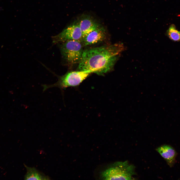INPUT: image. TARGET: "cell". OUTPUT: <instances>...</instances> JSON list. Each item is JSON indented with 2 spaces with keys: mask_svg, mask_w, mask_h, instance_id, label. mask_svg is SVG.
<instances>
[{
  "mask_svg": "<svg viewBox=\"0 0 180 180\" xmlns=\"http://www.w3.org/2000/svg\"><path fill=\"white\" fill-rule=\"evenodd\" d=\"M122 50L120 44L106 45L83 50L78 63L79 70H90L102 75L112 70Z\"/></svg>",
  "mask_w": 180,
  "mask_h": 180,
  "instance_id": "6da1fadb",
  "label": "cell"
},
{
  "mask_svg": "<svg viewBox=\"0 0 180 180\" xmlns=\"http://www.w3.org/2000/svg\"><path fill=\"white\" fill-rule=\"evenodd\" d=\"M135 169V166L127 161L116 162L102 172L100 176L104 180H134Z\"/></svg>",
  "mask_w": 180,
  "mask_h": 180,
  "instance_id": "7a4b0ae2",
  "label": "cell"
},
{
  "mask_svg": "<svg viewBox=\"0 0 180 180\" xmlns=\"http://www.w3.org/2000/svg\"><path fill=\"white\" fill-rule=\"evenodd\" d=\"M92 73L93 72L90 70H79L67 72L60 76L58 81L54 84L42 85L43 91L53 87H58L62 91L67 87L78 86Z\"/></svg>",
  "mask_w": 180,
  "mask_h": 180,
  "instance_id": "3957f363",
  "label": "cell"
},
{
  "mask_svg": "<svg viewBox=\"0 0 180 180\" xmlns=\"http://www.w3.org/2000/svg\"><path fill=\"white\" fill-rule=\"evenodd\" d=\"M63 43L60 51L63 58L70 64H78L84 50L82 42L70 40Z\"/></svg>",
  "mask_w": 180,
  "mask_h": 180,
  "instance_id": "277c9868",
  "label": "cell"
},
{
  "mask_svg": "<svg viewBox=\"0 0 180 180\" xmlns=\"http://www.w3.org/2000/svg\"><path fill=\"white\" fill-rule=\"evenodd\" d=\"M83 38L81 30L77 22L71 24L60 33L52 37V42L57 43L70 40L82 42Z\"/></svg>",
  "mask_w": 180,
  "mask_h": 180,
  "instance_id": "5b68a950",
  "label": "cell"
},
{
  "mask_svg": "<svg viewBox=\"0 0 180 180\" xmlns=\"http://www.w3.org/2000/svg\"><path fill=\"white\" fill-rule=\"evenodd\" d=\"M106 35L105 29L100 26L84 37L82 43L84 46L94 44L104 40L106 38Z\"/></svg>",
  "mask_w": 180,
  "mask_h": 180,
  "instance_id": "8992f818",
  "label": "cell"
},
{
  "mask_svg": "<svg viewBox=\"0 0 180 180\" xmlns=\"http://www.w3.org/2000/svg\"><path fill=\"white\" fill-rule=\"evenodd\" d=\"M77 23L82 32L83 38L100 26L98 22L88 16H83Z\"/></svg>",
  "mask_w": 180,
  "mask_h": 180,
  "instance_id": "52a82bcc",
  "label": "cell"
},
{
  "mask_svg": "<svg viewBox=\"0 0 180 180\" xmlns=\"http://www.w3.org/2000/svg\"><path fill=\"white\" fill-rule=\"evenodd\" d=\"M156 150L170 166L173 164L176 156L174 149L171 146L164 145L158 147Z\"/></svg>",
  "mask_w": 180,
  "mask_h": 180,
  "instance_id": "ba28073f",
  "label": "cell"
},
{
  "mask_svg": "<svg viewBox=\"0 0 180 180\" xmlns=\"http://www.w3.org/2000/svg\"><path fill=\"white\" fill-rule=\"evenodd\" d=\"M26 173L24 176L25 180H50V178L34 167L27 166L24 164Z\"/></svg>",
  "mask_w": 180,
  "mask_h": 180,
  "instance_id": "9c48e42d",
  "label": "cell"
},
{
  "mask_svg": "<svg viewBox=\"0 0 180 180\" xmlns=\"http://www.w3.org/2000/svg\"><path fill=\"white\" fill-rule=\"evenodd\" d=\"M168 38L172 41L180 42V32L176 29L175 26L171 25L166 32Z\"/></svg>",
  "mask_w": 180,
  "mask_h": 180,
  "instance_id": "30bf717a",
  "label": "cell"
}]
</instances>
